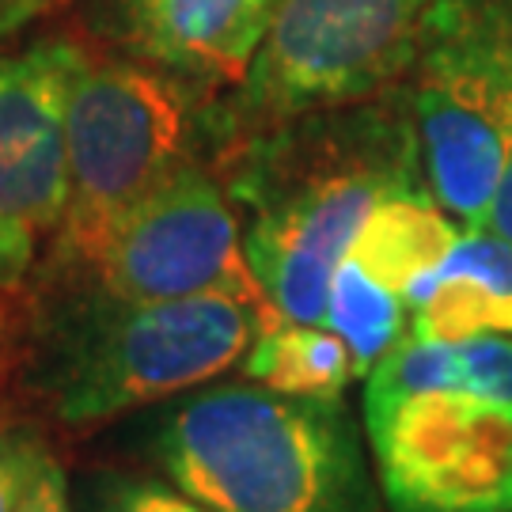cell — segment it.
I'll list each match as a JSON object with an SVG mask.
<instances>
[{"instance_id":"5b68a950","label":"cell","mask_w":512,"mask_h":512,"mask_svg":"<svg viewBox=\"0 0 512 512\" xmlns=\"http://www.w3.org/2000/svg\"><path fill=\"white\" fill-rule=\"evenodd\" d=\"M61 255L88 262L107 232L183 164L186 103L156 69L73 50L65 76Z\"/></svg>"},{"instance_id":"d6986e66","label":"cell","mask_w":512,"mask_h":512,"mask_svg":"<svg viewBox=\"0 0 512 512\" xmlns=\"http://www.w3.org/2000/svg\"><path fill=\"white\" fill-rule=\"evenodd\" d=\"M19 512H73L69 509V482H65V471L54 459V452L38 467L31 490L19 501Z\"/></svg>"},{"instance_id":"ac0fdd59","label":"cell","mask_w":512,"mask_h":512,"mask_svg":"<svg viewBox=\"0 0 512 512\" xmlns=\"http://www.w3.org/2000/svg\"><path fill=\"white\" fill-rule=\"evenodd\" d=\"M35 266V228L0 209V293L19 289Z\"/></svg>"},{"instance_id":"9c48e42d","label":"cell","mask_w":512,"mask_h":512,"mask_svg":"<svg viewBox=\"0 0 512 512\" xmlns=\"http://www.w3.org/2000/svg\"><path fill=\"white\" fill-rule=\"evenodd\" d=\"M73 42L0 54V209L35 232L65 217V76Z\"/></svg>"},{"instance_id":"4fadbf2b","label":"cell","mask_w":512,"mask_h":512,"mask_svg":"<svg viewBox=\"0 0 512 512\" xmlns=\"http://www.w3.org/2000/svg\"><path fill=\"white\" fill-rule=\"evenodd\" d=\"M243 372L247 380L296 399H342L357 376L353 353L334 330L296 323L281 311L262 319L255 342L243 353Z\"/></svg>"},{"instance_id":"9a60e30c","label":"cell","mask_w":512,"mask_h":512,"mask_svg":"<svg viewBox=\"0 0 512 512\" xmlns=\"http://www.w3.org/2000/svg\"><path fill=\"white\" fill-rule=\"evenodd\" d=\"M456 346V387L512 410V334H471Z\"/></svg>"},{"instance_id":"3957f363","label":"cell","mask_w":512,"mask_h":512,"mask_svg":"<svg viewBox=\"0 0 512 512\" xmlns=\"http://www.w3.org/2000/svg\"><path fill=\"white\" fill-rule=\"evenodd\" d=\"M65 311L46 342L42 395L65 429H95L217 380L274 308L232 296L129 304L99 289V300Z\"/></svg>"},{"instance_id":"7a4b0ae2","label":"cell","mask_w":512,"mask_h":512,"mask_svg":"<svg viewBox=\"0 0 512 512\" xmlns=\"http://www.w3.org/2000/svg\"><path fill=\"white\" fill-rule=\"evenodd\" d=\"M152 452L213 512H380L376 467L338 399L205 387L160 421Z\"/></svg>"},{"instance_id":"8fae6325","label":"cell","mask_w":512,"mask_h":512,"mask_svg":"<svg viewBox=\"0 0 512 512\" xmlns=\"http://www.w3.org/2000/svg\"><path fill=\"white\" fill-rule=\"evenodd\" d=\"M414 334L459 342L471 334H512V243L490 228L459 232L433 274L403 293Z\"/></svg>"},{"instance_id":"277c9868","label":"cell","mask_w":512,"mask_h":512,"mask_svg":"<svg viewBox=\"0 0 512 512\" xmlns=\"http://www.w3.org/2000/svg\"><path fill=\"white\" fill-rule=\"evenodd\" d=\"M410 110L440 209L486 228L512 137V0H433L410 57Z\"/></svg>"},{"instance_id":"ba28073f","label":"cell","mask_w":512,"mask_h":512,"mask_svg":"<svg viewBox=\"0 0 512 512\" xmlns=\"http://www.w3.org/2000/svg\"><path fill=\"white\" fill-rule=\"evenodd\" d=\"M380 497L391 512H512V410L440 387L368 406Z\"/></svg>"},{"instance_id":"ffe728a7","label":"cell","mask_w":512,"mask_h":512,"mask_svg":"<svg viewBox=\"0 0 512 512\" xmlns=\"http://www.w3.org/2000/svg\"><path fill=\"white\" fill-rule=\"evenodd\" d=\"M54 0H0V35L8 31H19L23 23L38 19Z\"/></svg>"},{"instance_id":"e0dca14e","label":"cell","mask_w":512,"mask_h":512,"mask_svg":"<svg viewBox=\"0 0 512 512\" xmlns=\"http://www.w3.org/2000/svg\"><path fill=\"white\" fill-rule=\"evenodd\" d=\"M50 456V444L31 425L0 429V512H19V501L31 490L38 467Z\"/></svg>"},{"instance_id":"2e32d148","label":"cell","mask_w":512,"mask_h":512,"mask_svg":"<svg viewBox=\"0 0 512 512\" xmlns=\"http://www.w3.org/2000/svg\"><path fill=\"white\" fill-rule=\"evenodd\" d=\"M88 512H213L198 497L179 490L171 478L107 475L92 482Z\"/></svg>"},{"instance_id":"5bb4252c","label":"cell","mask_w":512,"mask_h":512,"mask_svg":"<svg viewBox=\"0 0 512 512\" xmlns=\"http://www.w3.org/2000/svg\"><path fill=\"white\" fill-rule=\"evenodd\" d=\"M323 327L334 330L349 346L357 376H368V368L403 338L406 300L395 289L380 285L376 277H368L346 255L338 262L334 277H330Z\"/></svg>"},{"instance_id":"30bf717a","label":"cell","mask_w":512,"mask_h":512,"mask_svg":"<svg viewBox=\"0 0 512 512\" xmlns=\"http://www.w3.org/2000/svg\"><path fill=\"white\" fill-rule=\"evenodd\" d=\"M285 0H122L129 42L160 69L239 84Z\"/></svg>"},{"instance_id":"44dd1931","label":"cell","mask_w":512,"mask_h":512,"mask_svg":"<svg viewBox=\"0 0 512 512\" xmlns=\"http://www.w3.org/2000/svg\"><path fill=\"white\" fill-rule=\"evenodd\" d=\"M4 346H8V304L0 300V357H4Z\"/></svg>"},{"instance_id":"8992f818","label":"cell","mask_w":512,"mask_h":512,"mask_svg":"<svg viewBox=\"0 0 512 512\" xmlns=\"http://www.w3.org/2000/svg\"><path fill=\"white\" fill-rule=\"evenodd\" d=\"M433 0H285L239 80L247 122L281 126L296 114L380 95L410 69Z\"/></svg>"},{"instance_id":"6da1fadb","label":"cell","mask_w":512,"mask_h":512,"mask_svg":"<svg viewBox=\"0 0 512 512\" xmlns=\"http://www.w3.org/2000/svg\"><path fill=\"white\" fill-rule=\"evenodd\" d=\"M414 110L372 99L281 122L243 152L232 198L247 209L243 251L270 308L296 323L327 315L330 277L365 217L418 183Z\"/></svg>"},{"instance_id":"52a82bcc","label":"cell","mask_w":512,"mask_h":512,"mask_svg":"<svg viewBox=\"0 0 512 512\" xmlns=\"http://www.w3.org/2000/svg\"><path fill=\"white\" fill-rule=\"evenodd\" d=\"M99 289L129 304L232 296L270 308L243 251L232 198L205 167L175 164L84 262Z\"/></svg>"},{"instance_id":"7c38bea8","label":"cell","mask_w":512,"mask_h":512,"mask_svg":"<svg viewBox=\"0 0 512 512\" xmlns=\"http://www.w3.org/2000/svg\"><path fill=\"white\" fill-rule=\"evenodd\" d=\"M456 224L440 213L429 186H406L387 194L365 217L346 255L376 277L380 285L403 296L418 277L433 274L456 247Z\"/></svg>"}]
</instances>
